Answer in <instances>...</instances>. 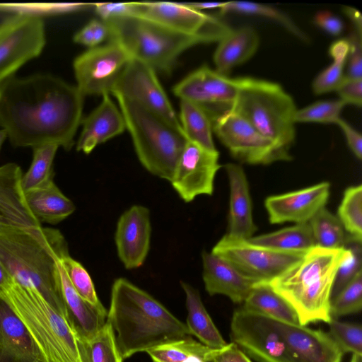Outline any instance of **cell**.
I'll return each instance as SVG.
<instances>
[{
	"instance_id": "6da1fadb",
	"label": "cell",
	"mask_w": 362,
	"mask_h": 362,
	"mask_svg": "<svg viewBox=\"0 0 362 362\" xmlns=\"http://www.w3.org/2000/svg\"><path fill=\"white\" fill-rule=\"evenodd\" d=\"M84 96L54 76H11L0 83V127L16 147L69 150L82 122Z\"/></svg>"
},
{
	"instance_id": "7a4b0ae2",
	"label": "cell",
	"mask_w": 362,
	"mask_h": 362,
	"mask_svg": "<svg viewBox=\"0 0 362 362\" xmlns=\"http://www.w3.org/2000/svg\"><path fill=\"white\" fill-rule=\"evenodd\" d=\"M107 320L123 359L191 336L185 324L124 278L117 279L112 284Z\"/></svg>"
},
{
	"instance_id": "3957f363",
	"label": "cell",
	"mask_w": 362,
	"mask_h": 362,
	"mask_svg": "<svg viewBox=\"0 0 362 362\" xmlns=\"http://www.w3.org/2000/svg\"><path fill=\"white\" fill-rule=\"evenodd\" d=\"M69 255L57 230L0 225V262L19 284L36 288L55 308L69 313L62 299L57 262Z\"/></svg>"
},
{
	"instance_id": "277c9868",
	"label": "cell",
	"mask_w": 362,
	"mask_h": 362,
	"mask_svg": "<svg viewBox=\"0 0 362 362\" xmlns=\"http://www.w3.org/2000/svg\"><path fill=\"white\" fill-rule=\"evenodd\" d=\"M0 297L25 326L40 362H87L84 341L69 317L51 305L34 287L11 280Z\"/></svg>"
},
{
	"instance_id": "5b68a950",
	"label": "cell",
	"mask_w": 362,
	"mask_h": 362,
	"mask_svg": "<svg viewBox=\"0 0 362 362\" xmlns=\"http://www.w3.org/2000/svg\"><path fill=\"white\" fill-rule=\"evenodd\" d=\"M344 254V247L327 249L315 245L268 282L293 308L300 325L331 320L332 290Z\"/></svg>"
},
{
	"instance_id": "8992f818",
	"label": "cell",
	"mask_w": 362,
	"mask_h": 362,
	"mask_svg": "<svg viewBox=\"0 0 362 362\" xmlns=\"http://www.w3.org/2000/svg\"><path fill=\"white\" fill-rule=\"evenodd\" d=\"M105 22L109 28L110 41L119 44L132 57L146 63L155 71L168 74L184 51L199 44L218 42L229 32L188 35L137 16Z\"/></svg>"
},
{
	"instance_id": "52a82bcc",
	"label": "cell",
	"mask_w": 362,
	"mask_h": 362,
	"mask_svg": "<svg viewBox=\"0 0 362 362\" xmlns=\"http://www.w3.org/2000/svg\"><path fill=\"white\" fill-rule=\"evenodd\" d=\"M113 95L141 163L151 174L170 181L187 141L184 133L139 103Z\"/></svg>"
},
{
	"instance_id": "ba28073f",
	"label": "cell",
	"mask_w": 362,
	"mask_h": 362,
	"mask_svg": "<svg viewBox=\"0 0 362 362\" xmlns=\"http://www.w3.org/2000/svg\"><path fill=\"white\" fill-rule=\"evenodd\" d=\"M260 134L289 151L295 139L293 98L278 83L252 77L239 78V91L229 108Z\"/></svg>"
},
{
	"instance_id": "9c48e42d",
	"label": "cell",
	"mask_w": 362,
	"mask_h": 362,
	"mask_svg": "<svg viewBox=\"0 0 362 362\" xmlns=\"http://www.w3.org/2000/svg\"><path fill=\"white\" fill-rule=\"evenodd\" d=\"M208 112L212 131L231 155L241 162L267 165L291 159L289 151L264 136L245 118L230 109Z\"/></svg>"
},
{
	"instance_id": "30bf717a",
	"label": "cell",
	"mask_w": 362,
	"mask_h": 362,
	"mask_svg": "<svg viewBox=\"0 0 362 362\" xmlns=\"http://www.w3.org/2000/svg\"><path fill=\"white\" fill-rule=\"evenodd\" d=\"M230 337L248 357L258 362H295L278 321L243 307L232 315Z\"/></svg>"
},
{
	"instance_id": "8fae6325",
	"label": "cell",
	"mask_w": 362,
	"mask_h": 362,
	"mask_svg": "<svg viewBox=\"0 0 362 362\" xmlns=\"http://www.w3.org/2000/svg\"><path fill=\"white\" fill-rule=\"evenodd\" d=\"M45 43V24L36 14L18 13L0 23V83L38 57Z\"/></svg>"
},
{
	"instance_id": "7c38bea8",
	"label": "cell",
	"mask_w": 362,
	"mask_h": 362,
	"mask_svg": "<svg viewBox=\"0 0 362 362\" xmlns=\"http://www.w3.org/2000/svg\"><path fill=\"white\" fill-rule=\"evenodd\" d=\"M211 252L258 282H269L297 262L305 253L288 252L255 245L226 234Z\"/></svg>"
},
{
	"instance_id": "4fadbf2b",
	"label": "cell",
	"mask_w": 362,
	"mask_h": 362,
	"mask_svg": "<svg viewBox=\"0 0 362 362\" xmlns=\"http://www.w3.org/2000/svg\"><path fill=\"white\" fill-rule=\"evenodd\" d=\"M131 58L122 46L113 41L90 48L74 61L77 88L83 96L110 94Z\"/></svg>"
},
{
	"instance_id": "5bb4252c",
	"label": "cell",
	"mask_w": 362,
	"mask_h": 362,
	"mask_svg": "<svg viewBox=\"0 0 362 362\" xmlns=\"http://www.w3.org/2000/svg\"><path fill=\"white\" fill-rule=\"evenodd\" d=\"M111 93L139 103L183 132L178 117L157 78L156 71L146 63L132 57Z\"/></svg>"
},
{
	"instance_id": "9a60e30c",
	"label": "cell",
	"mask_w": 362,
	"mask_h": 362,
	"mask_svg": "<svg viewBox=\"0 0 362 362\" xmlns=\"http://www.w3.org/2000/svg\"><path fill=\"white\" fill-rule=\"evenodd\" d=\"M217 150L211 151L187 141L170 182L185 202L199 195H211L214 178L221 167Z\"/></svg>"
},
{
	"instance_id": "2e32d148",
	"label": "cell",
	"mask_w": 362,
	"mask_h": 362,
	"mask_svg": "<svg viewBox=\"0 0 362 362\" xmlns=\"http://www.w3.org/2000/svg\"><path fill=\"white\" fill-rule=\"evenodd\" d=\"M239 91V78H230L204 65L191 72L173 88L180 100L214 110L229 109Z\"/></svg>"
},
{
	"instance_id": "e0dca14e",
	"label": "cell",
	"mask_w": 362,
	"mask_h": 362,
	"mask_svg": "<svg viewBox=\"0 0 362 362\" xmlns=\"http://www.w3.org/2000/svg\"><path fill=\"white\" fill-rule=\"evenodd\" d=\"M135 16L181 33H226L231 30L218 18L193 9L187 4L143 1L135 2Z\"/></svg>"
},
{
	"instance_id": "ac0fdd59",
	"label": "cell",
	"mask_w": 362,
	"mask_h": 362,
	"mask_svg": "<svg viewBox=\"0 0 362 362\" xmlns=\"http://www.w3.org/2000/svg\"><path fill=\"white\" fill-rule=\"evenodd\" d=\"M151 219L148 208L134 205L119 217L115 240L119 259L127 269L140 267L150 249Z\"/></svg>"
},
{
	"instance_id": "d6986e66",
	"label": "cell",
	"mask_w": 362,
	"mask_h": 362,
	"mask_svg": "<svg viewBox=\"0 0 362 362\" xmlns=\"http://www.w3.org/2000/svg\"><path fill=\"white\" fill-rule=\"evenodd\" d=\"M329 189V183L322 182L306 188L268 197L264 204L269 222L272 224L308 223L325 206Z\"/></svg>"
},
{
	"instance_id": "ffe728a7",
	"label": "cell",
	"mask_w": 362,
	"mask_h": 362,
	"mask_svg": "<svg viewBox=\"0 0 362 362\" xmlns=\"http://www.w3.org/2000/svg\"><path fill=\"white\" fill-rule=\"evenodd\" d=\"M279 323L295 362H341L344 352L328 332L300 324Z\"/></svg>"
},
{
	"instance_id": "44dd1931",
	"label": "cell",
	"mask_w": 362,
	"mask_h": 362,
	"mask_svg": "<svg viewBox=\"0 0 362 362\" xmlns=\"http://www.w3.org/2000/svg\"><path fill=\"white\" fill-rule=\"evenodd\" d=\"M23 173L16 163L0 166V225L26 228H41L30 211L22 187Z\"/></svg>"
},
{
	"instance_id": "7402d4cb",
	"label": "cell",
	"mask_w": 362,
	"mask_h": 362,
	"mask_svg": "<svg viewBox=\"0 0 362 362\" xmlns=\"http://www.w3.org/2000/svg\"><path fill=\"white\" fill-rule=\"evenodd\" d=\"M202 258L203 281L205 289L210 296L224 295L235 303H243L259 283L211 252L204 251Z\"/></svg>"
},
{
	"instance_id": "603a6c76",
	"label": "cell",
	"mask_w": 362,
	"mask_h": 362,
	"mask_svg": "<svg viewBox=\"0 0 362 362\" xmlns=\"http://www.w3.org/2000/svg\"><path fill=\"white\" fill-rule=\"evenodd\" d=\"M100 104L82 119L83 129L76 144L78 151L90 153L98 145L122 134L126 124L120 110L110 97L102 95Z\"/></svg>"
},
{
	"instance_id": "cb8c5ba5",
	"label": "cell",
	"mask_w": 362,
	"mask_h": 362,
	"mask_svg": "<svg viewBox=\"0 0 362 362\" xmlns=\"http://www.w3.org/2000/svg\"><path fill=\"white\" fill-rule=\"evenodd\" d=\"M225 169L229 180L230 204L228 235L240 239H249L257 228L254 223L249 185L243 168L235 163H227Z\"/></svg>"
},
{
	"instance_id": "d4e9b609",
	"label": "cell",
	"mask_w": 362,
	"mask_h": 362,
	"mask_svg": "<svg viewBox=\"0 0 362 362\" xmlns=\"http://www.w3.org/2000/svg\"><path fill=\"white\" fill-rule=\"evenodd\" d=\"M40 361L25 326L0 297V362Z\"/></svg>"
},
{
	"instance_id": "484cf974",
	"label": "cell",
	"mask_w": 362,
	"mask_h": 362,
	"mask_svg": "<svg viewBox=\"0 0 362 362\" xmlns=\"http://www.w3.org/2000/svg\"><path fill=\"white\" fill-rule=\"evenodd\" d=\"M59 286L69 318L83 341L93 337L106 322L107 317L84 301L72 286L60 259L57 262Z\"/></svg>"
},
{
	"instance_id": "4316f807",
	"label": "cell",
	"mask_w": 362,
	"mask_h": 362,
	"mask_svg": "<svg viewBox=\"0 0 362 362\" xmlns=\"http://www.w3.org/2000/svg\"><path fill=\"white\" fill-rule=\"evenodd\" d=\"M259 39L252 28L231 29L218 41L214 61L216 71L226 75L235 66L248 60L257 50Z\"/></svg>"
},
{
	"instance_id": "83f0119b",
	"label": "cell",
	"mask_w": 362,
	"mask_h": 362,
	"mask_svg": "<svg viewBox=\"0 0 362 362\" xmlns=\"http://www.w3.org/2000/svg\"><path fill=\"white\" fill-rule=\"evenodd\" d=\"M28 206L41 223H58L75 211V205L55 185L53 179L44 185L25 192Z\"/></svg>"
},
{
	"instance_id": "f1b7e54d",
	"label": "cell",
	"mask_w": 362,
	"mask_h": 362,
	"mask_svg": "<svg viewBox=\"0 0 362 362\" xmlns=\"http://www.w3.org/2000/svg\"><path fill=\"white\" fill-rule=\"evenodd\" d=\"M186 295L187 324L190 335L211 349H221L227 342L216 327L206 310L199 291L189 284L181 281Z\"/></svg>"
},
{
	"instance_id": "f546056e",
	"label": "cell",
	"mask_w": 362,
	"mask_h": 362,
	"mask_svg": "<svg viewBox=\"0 0 362 362\" xmlns=\"http://www.w3.org/2000/svg\"><path fill=\"white\" fill-rule=\"evenodd\" d=\"M243 305V308L248 311L276 321L291 325L300 324L293 308L267 282L257 283Z\"/></svg>"
},
{
	"instance_id": "4dcf8cb0",
	"label": "cell",
	"mask_w": 362,
	"mask_h": 362,
	"mask_svg": "<svg viewBox=\"0 0 362 362\" xmlns=\"http://www.w3.org/2000/svg\"><path fill=\"white\" fill-rule=\"evenodd\" d=\"M247 240L257 245L295 253H305L315 246L309 223L296 224Z\"/></svg>"
},
{
	"instance_id": "1f68e13d",
	"label": "cell",
	"mask_w": 362,
	"mask_h": 362,
	"mask_svg": "<svg viewBox=\"0 0 362 362\" xmlns=\"http://www.w3.org/2000/svg\"><path fill=\"white\" fill-rule=\"evenodd\" d=\"M180 122L187 141L205 148L216 151L212 136V124L208 111L193 102L180 100Z\"/></svg>"
},
{
	"instance_id": "d6a6232c",
	"label": "cell",
	"mask_w": 362,
	"mask_h": 362,
	"mask_svg": "<svg viewBox=\"0 0 362 362\" xmlns=\"http://www.w3.org/2000/svg\"><path fill=\"white\" fill-rule=\"evenodd\" d=\"M209 349L189 336L157 346L146 353L153 362H211L208 357Z\"/></svg>"
},
{
	"instance_id": "836d02e7",
	"label": "cell",
	"mask_w": 362,
	"mask_h": 362,
	"mask_svg": "<svg viewBox=\"0 0 362 362\" xmlns=\"http://www.w3.org/2000/svg\"><path fill=\"white\" fill-rule=\"evenodd\" d=\"M316 246L327 249L344 247L346 235L339 218L326 207L321 209L308 222Z\"/></svg>"
},
{
	"instance_id": "e575fe53",
	"label": "cell",
	"mask_w": 362,
	"mask_h": 362,
	"mask_svg": "<svg viewBox=\"0 0 362 362\" xmlns=\"http://www.w3.org/2000/svg\"><path fill=\"white\" fill-rule=\"evenodd\" d=\"M229 13L264 16L279 23L300 40L304 42L309 40L306 34L301 30L290 17L272 6L250 1H227L220 8V13L227 14Z\"/></svg>"
},
{
	"instance_id": "d590c367",
	"label": "cell",
	"mask_w": 362,
	"mask_h": 362,
	"mask_svg": "<svg viewBox=\"0 0 362 362\" xmlns=\"http://www.w3.org/2000/svg\"><path fill=\"white\" fill-rule=\"evenodd\" d=\"M349 51L346 39L334 42L329 49L332 63L313 81V90L316 94L335 90L344 78V69Z\"/></svg>"
},
{
	"instance_id": "8d00e7d4",
	"label": "cell",
	"mask_w": 362,
	"mask_h": 362,
	"mask_svg": "<svg viewBox=\"0 0 362 362\" xmlns=\"http://www.w3.org/2000/svg\"><path fill=\"white\" fill-rule=\"evenodd\" d=\"M59 146L45 144L33 148L32 163L22 176L24 192L38 188L52 180V164Z\"/></svg>"
},
{
	"instance_id": "74e56055",
	"label": "cell",
	"mask_w": 362,
	"mask_h": 362,
	"mask_svg": "<svg viewBox=\"0 0 362 362\" xmlns=\"http://www.w3.org/2000/svg\"><path fill=\"white\" fill-rule=\"evenodd\" d=\"M66 274L77 293L101 315L107 317V311L100 301L92 279L85 267L67 255L60 259Z\"/></svg>"
},
{
	"instance_id": "f35d334b",
	"label": "cell",
	"mask_w": 362,
	"mask_h": 362,
	"mask_svg": "<svg viewBox=\"0 0 362 362\" xmlns=\"http://www.w3.org/2000/svg\"><path fill=\"white\" fill-rule=\"evenodd\" d=\"M337 217L349 235L362 240V185L346 189L339 206Z\"/></svg>"
},
{
	"instance_id": "ab89813d",
	"label": "cell",
	"mask_w": 362,
	"mask_h": 362,
	"mask_svg": "<svg viewBox=\"0 0 362 362\" xmlns=\"http://www.w3.org/2000/svg\"><path fill=\"white\" fill-rule=\"evenodd\" d=\"M362 240L346 236L344 254L335 276L331 299L362 272Z\"/></svg>"
},
{
	"instance_id": "60d3db41",
	"label": "cell",
	"mask_w": 362,
	"mask_h": 362,
	"mask_svg": "<svg viewBox=\"0 0 362 362\" xmlns=\"http://www.w3.org/2000/svg\"><path fill=\"white\" fill-rule=\"evenodd\" d=\"M83 341L87 362H122L112 328L107 320L93 337Z\"/></svg>"
},
{
	"instance_id": "b9f144b4",
	"label": "cell",
	"mask_w": 362,
	"mask_h": 362,
	"mask_svg": "<svg viewBox=\"0 0 362 362\" xmlns=\"http://www.w3.org/2000/svg\"><path fill=\"white\" fill-rule=\"evenodd\" d=\"M328 334L344 353L362 356V327L359 323L332 318Z\"/></svg>"
},
{
	"instance_id": "7bdbcfd3",
	"label": "cell",
	"mask_w": 362,
	"mask_h": 362,
	"mask_svg": "<svg viewBox=\"0 0 362 362\" xmlns=\"http://www.w3.org/2000/svg\"><path fill=\"white\" fill-rule=\"evenodd\" d=\"M362 308V272L330 301L332 318L358 313Z\"/></svg>"
},
{
	"instance_id": "ee69618b",
	"label": "cell",
	"mask_w": 362,
	"mask_h": 362,
	"mask_svg": "<svg viewBox=\"0 0 362 362\" xmlns=\"http://www.w3.org/2000/svg\"><path fill=\"white\" fill-rule=\"evenodd\" d=\"M345 105L340 99L318 101L302 109H297L294 122L337 123L341 118L340 113Z\"/></svg>"
},
{
	"instance_id": "f6af8a7d",
	"label": "cell",
	"mask_w": 362,
	"mask_h": 362,
	"mask_svg": "<svg viewBox=\"0 0 362 362\" xmlns=\"http://www.w3.org/2000/svg\"><path fill=\"white\" fill-rule=\"evenodd\" d=\"M109 37L110 30L107 23L102 20L93 19L74 35V41L93 48L109 39Z\"/></svg>"
},
{
	"instance_id": "bcb514c9",
	"label": "cell",
	"mask_w": 362,
	"mask_h": 362,
	"mask_svg": "<svg viewBox=\"0 0 362 362\" xmlns=\"http://www.w3.org/2000/svg\"><path fill=\"white\" fill-rule=\"evenodd\" d=\"M346 40L349 51L344 76L350 78H362V37L354 32Z\"/></svg>"
},
{
	"instance_id": "7dc6e473",
	"label": "cell",
	"mask_w": 362,
	"mask_h": 362,
	"mask_svg": "<svg viewBox=\"0 0 362 362\" xmlns=\"http://www.w3.org/2000/svg\"><path fill=\"white\" fill-rule=\"evenodd\" d=\"M96 13L102 21L136 16L135 2L94 4Z\"/></svg>"
},
{
	"instance_id": "c3c4849f",
	"label": "cell",
	"mask_w": 362,
	"mask_h": 362,
	"mask_svg": "<svg viewBox=\"0 0 362 362\" xmlns=\"http://www.w3.org/2000/svg\"><path fill=\"white\" fill-rule=\"evenodd\" d=\"M340 100L345 104L358 107L362 105V78H350L344 76L335 90Z\"/></svg>"
},
{
	"instance_id": "681fc988",
	"label": "cell",
	"mask_w": 362,
	"mask_h": 362,
	"mask_svg": "<svg viewBox=\"0 0 362 362\" xmlns=\"http://www.w3.org/2000/svg\"><path fill=\"white\" fill-rule=\"evenodd\" d=\"M208 357L211 362H252L248 357L233 341L221 349H209Z\"/></svg>"
},
{
	"instance_id": "f907efd6",
	"label": "cell",
	"mask_w": 362,
	"mask_h": 362,
	"mask_svg": "<svg viewBox=\"0 0 362 362\" xmlns=\"http://www.w3.org/2000/svg\"><path fill=\"white\" fill-rule=\"evenodd\" d=\"M315 23L330 35H339L344 30L342 21L329 11H320L315 16Z\"/></svg>"
},
{
	"instance_id": "816d5d0a",
	"label": "cell",
	"mask_w": 362,
	"mask_h": 362,
	"mask_svg": "<svg viewBox=\"0 0 362 362\" xmlns=\"http://www.w3.org/2000/svg\"><path fill=\"white\" fill-rule=\"evenodd\" d=\"M341 129L346 137L348 146L354 155L362 158V136L345 120L339 118L337 123Z\"/></svg>"
},
{
	"instance_id": "f5cc1de1",
	"label": "cell",
	"mask_w": 362,
	"mask_h": 362,
	"mask_svg": "<svg viewBox=\"0 0 362 362\" xmlns=\"http://www.w3.org/2000/svg\"><path fill=\"white\" fill-rule=\"evenodd\" d=\"M344 12L353 23L356 28V31L354 32L362 37V17L361 13L356 9L349 6H344Z\"/></svg>"
},
{
	"instance_id": "db71d44e",
	"label": "cell",
	"mask_w": 362,
	"mask_h": 362,
	"mask_svg": "<svg viewBox=\"0 0 362 362\" xmlns=\"http://www.w3.org/2000/svg\"><path fill=\"white\" fill-rule=\"evenodd\" d=\"M226 2H198L187 3V4L193 9L202 11L205 9L221 8Z\"/></svg>"
},
{
	"instance_id": "11a10c76",
	"label": "cell",
	"mask_w": 362,
	"mask_h": 362,
	"mask_svg": "<svg viewBox=\"0 0 362 362\" xmlns=\"http://www.w3.org/2000/svg\"><path fill=\"white\" fill-rule=\"evenodd\" d=\"M11 276L8 274L0 262V291L11 280Z\"/></svg>"
},
{
	"instance_id": "9f6ffc18",
	"label": "cell",
	"mask_w": 362,
	"mask_h": 362,
	"mask_svg": "<svg viewBox=\"0 0 362 362\" xmlns=\"http://www.w3.org/2000/svg\"><path fill=\"white\" fill-rule=\"evenodd\" d=\"M7 139V134L4 129H0V150L1 146L4 142V141Z\"/></svg>"
},
{
	"instance_id": "6f0895ef",
	"label": "cell",
	"mask_w": 362,
	"mask_h": 362,
	"mask_svg": "<svg viewBox=\"0 0 362 362\" xmlns=\"http://www.w3.org/2000/svg\"><path fill=\"white\" fill-rule=\"evenodd\" d=\"M350 362H362V356L352 354Z\"/></svg>"
},
{
	"instance_id": "680465c9",
	"label": "cell",
	"mask_w": 362,
	"mask_h": 362,
	"mask_svg": "<svg viewBox=\"0 0 362 362\" xmlns=\"http://www.w3.org/2000/svg\"><path fill=\"white\" fill-rule=\"evenodd\" d=\"M33 362H40V361H33Z\"/></svg>"
}]
</instances>
